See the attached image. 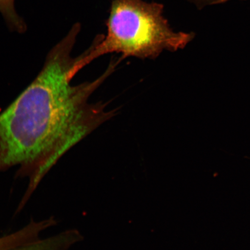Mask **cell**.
Returning a JSON list of instances; mask_svg holds the SVG:
<instances>
[{
    "mask_svg": "<svg viewBox=\"0 0 250 250\" xmlns=\"http://www.w3.org/2000/svg\"><path fill=\"white\" fill-rule=\"evenodd\" d=\"M0 12L4 17L9 29L20 33H23L26 31V23L16 11L15 0H0Z\"/></svg>",
    "mask_w": 250,
    "mask_h": 250,
    "instance_id": "277c9868",
    "label": "cell"
},
{
    "mask_svg": "<svg viewBox=\"0 0 250 250\" xmlns=\"http://www.w3.org/2000/svg\"><path fill=\"white\" fill-rule=\"evenodd\" d=\"M80 29L74 25L47 55L38 76L0 113V173L17 167L16 177L28 181L18 212L62 156L116 114L106 110L107 103L89 99L118 61L96 80L72 83L77 74L72 51Z\"/></svg>",
    "mask_w": 250,
    "mask_h": 250,
    "instance_id": "6da1fadb",
    "label": "cell"
},
{
    "mask_svg": "<svg viewBox=\"0 0 250 250\" xmlns=\"http://www.w3.org/2000/svg\"><path fill=\"white\" fill-rule=\"evenodd\" d=\"M164 5L143 0H113L107 21V34L98 36L92 45L78 56L80 71L106 54L127 58L154 59L164 51L186 48L195 33L176 32L164 16Z\"/></svg>",
    "mask_w": 250,
    "mask_h": 250,
    "instance_id": "7a4b0ae2",
    "label": "cell"
},
{
    "mask_svg": "<svg viewBox=\"0 0 250 250\" xmlns=\"http://www.w3.org/2000/svg\"><path fill=\"white\" fill-rule=\"evenodd\" d=\"M189 1L195 4L197 7H201L207 4L209 0H189Z\"/></svg>",
    "mask_w": 250,
    "mask_h": 250,
    "instance_id": "8992f818",
    "label": "cell"
},
{
    "mask_svg": "<svg viewBox=\"0 0 250 250\" xmlns=\"http://www.w3.org/2000/svg\"><path fill=\"white\" fill-rule=\"evenodd\" d=\"M25 242V237L20 230L0 237V250H13Z\"/></svg>",
    "mask_w": 250,
    "mask_h": 250,
    "instance_id": "5b68a950",
    "label": "cell"
},
{
    "mask_svg": "<svg viewBox=\"0 0 250 250\" xmlns=\"http://www.w3.org/2000/svg\"><path fill=\"white\" fill-rule=\"evenodd\" d=\"M83 240L76 229H69L47 237H40L13 250H70Z\"/></svg>",
    "mask_w": 250,
    "mask_h": 250,
    "instance_id": "3957f363",
    "label": "cell"
}]
</instances>
